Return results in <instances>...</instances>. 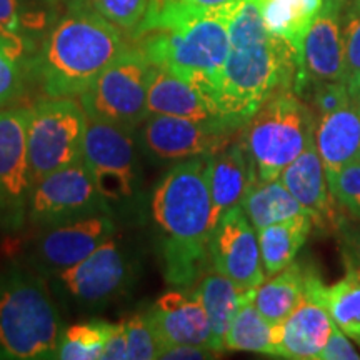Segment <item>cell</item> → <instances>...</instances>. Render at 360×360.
<instances>
[{
	"label": "cell",
	"instance_id": "cell-28",
	"mask_svg": "<svg viewBox=\"0 0 360 360\" xmlns=\"http://www.w3.org/2000/svg\"><path fill=\"white\" fill-rule=\"evenodd\" d=\"M240 207L255 231L297 215L309 214L278 179L269 182L255 180L245 193Z\"/></svg>",
	"mask_w": 360,
	"mask_h": 360
},
{
	"label": "cell",
	"instance_id": "cell-37",
	"mask_svg": "<svg viewBox=\"0 0 360 360\" xmlns=\"http://www.w3.org/2000/svg\"><path fill=\"white\" fill-rule=\"evenodd\" d=\"M27 25L22 0H0V37L25 51Z\"/></svg>",
	"mask_w": 360,
	"mask_h": 360
},
{
	"label": "cell",
	"instance_id": "cell-12",
	"mask_svg": "<svg viewBox=\"0 0 360 360\" xmlns=\"http://www.w3.org/2000/svg\"><path fill=\"white\" fill-rule=\"evenodd\" d=\"M32 107L0 110V236L19 233L27 224L32 192L27 130Z\"/></svg>",
	"mask_w": 360,
	"mask_h": 360
},
{
	"label": "cell",
	"instance_id": "cell-36",
	"mask_svg": "<svg viewBox=\"0 0 360 360\" xmlns=\"http://www.w3.org/2000/svg\"><path fill=\"white\" fill-rule=\"evenodd\" d=\"M310 92V105L315 114H328L352 103L349 89L344 82H319L309 85L302 94Z\"/></svg>",
	"mask_w": 360,
	"mask_h": 360
},
{
	"label": "cell",
	"instance_id": "cell-27",
	"mask_svg": "<svg viewBox=\"0 0 360 360\" xmlns=\"http://www.w3.org/2000/svg\"><path fill=\"white\" fill-rule=\"evenodd\" d=\"M281 322H270L254 305V295L240 305L225 335V350L255 352L278 357Z\"/></svg>",
	"mask_w": 360,
	"mask_h": 360
},
{
	"label": "cell",
	"instance_id": "cell-10",
	"mask_svg": "<svg viewBox=\"0 0 360 360\" xmlns=\"http://www.w3.org/2000/svg\"><path fill=\"white\" fill-rule=\"evenodd\" d=\"M112 214L85 162L57 170L32 187L27 222L34 229H51Z\"/></svg>",
	"mask_w": 360,
	"mask_h": 360
},
{
	"label": "cell",
	"instance_id": "cell-4",
	"mask_svg": "<svg viewBox=\"0 0 360 360\" xmlns=\"http://www.w3.org/2000/svg\"><path fill=\"white\" fill-rule=\"evenodd\" d=\"M127 47L119 27L77 0L44 39L30 70L45 97H80Z\"/></svg>",
	"mask_w": 360,
	"mask_h": 360
},
{
	"label": "cell",
	"instance_id": "cell-39",
	"mask_svg": "<svg viewBox=\"0 0 360 360\" xmlns=\"http://www.w3.org/2000/svg\"><path fill=\"white\" fill-rule=\"evenodd\" d=\"M360 354L354 347L352 342L349 340V335L342 332L339 327H334L330 339L327 345L319 355V360H357Z\"/></svg>",
	"mask_w": 360,
	"mask_h": 360
},
{
	"label": "cell",
	"instance_id": "cell-24",
	"mask_svg": "<svg viewBox=\"0 0 360 360\" xmlns=\"http://www.w3.org/2000/svg\"><path fill=\"white\" fill-rule=\"evenodd\" d=\"M307 292L326 305L335 326L360 345V269L347 265L345 277L332 285L310 274Z\"/></svg>",
	"mask_w": 360,
	"mask_h": 360
},
{
	"label": "cell",
	"instance_id": "cell-23",
	"mask_svg": "<svg viewBox=\"0 0 360 360\" xmlns=\"http://www.w3.org/2000/svg\"><path fill=\"white\" fill-rule=\"evenodd\" d=\"M193 290L199 295L207 317H209L210 328H212V349L217 354L222 352L225 350V335H227L233 317L240 305L255 294V289H240L231 278L214 270V272H207Z\"/></svg>",
	"mask_w": 360,
	"mask_h": 360
},
{
	"label": "cell",
	"instance_id": "cell-41",
	"mask_svg": "<svg viewBox=\"0 0 360 360\" xmlns=\"http://www.w3.org/2000/svg\"><path fill=\"white\" fill-rule=\"evenodd\" d=\"M217 352L210 349L195 347V345H164L159 352V359H175V360H204L212 359Z\"/></svg>",
	"mask_w": 360,
	"mask_h": 360
},
{
	"label": "cell",
	"instance_id": "cell-19",
	"mask_svg": "<svg viewBox=\"0 0 360 360\" xmlns=\"http://www.w3.org/2000/svg\"><path fill=\"white\" fill-rule=\"evenodd\" d=\"M335 323L317 297H305L292 314L281 322L278 357L292 360H317L330 339Z\"/></svg>",
	"mask_w": 360,
	"mask_h": 360
},
{
	"label": "cell",
	"instance_id": "cell-29",
	"mask_svg": "<svg viewBox=\"0 0 360 360\" xmlns=\"http://www.w3.org/2000/svg\"><path fill=\"white\" fill-rule=\"evenodd\" d=\"M310 274L292 262L272 278L255 289L254 305L270 322H282L292 314L297 305L302 302L307 292Z\"/></svg>",
	"mask_w": 360,
	"mask_h": 360
},
{
	"label": "cell",
	"instance_id": "cell-35",
	"mask_svg": "<svg viewBox=\"0 0 360 360\" xmlns=\"http://www.w3.org/2000/svg\"><path fill=\"white\" fill-rule=\"evenodd\" d=\"M150 0H90L96 11L124 32H135Z\"/></svg>",
	"mask_w": 360,
	"mask_h": 360
},
{
	"label": "cell",
	"instance_id": "cell-17",
	"mask_svg": "<svg viewBox=\"0 0 360 360\" xmlns=\"http://www.w3.org/2000/svg\"><path fill=\"white\" fill-rule=\"evenodd\" d=\"M147 315L162 347L195 345V347L214 350L209 317L199 295L192 287L188 289L172 287L147 309Z\"/></svg>",
	"mask_w": 360,
	"mask_h": 360
},
{
	"label": "cell",
	"instance_id": "cell-16",
	"mask_svg": "<svg viewBox=\"0 0 360 360\" xmlns=\"http://www.w3.org/2000/svg\"><path fill=\"white\" fill-rule=\"evenodd\" d=\"M345 4L347 0H323L321 12L310 25L294 84L297 96H302L312 84L344 82L342 20Z\"/></svg>",
	"mask_w": 360,
	"mask_h": 360
},
{
	"label": "cell",
	"instance_id": "cell-11",
	"mask_svg": "<svg viewBox=\"0 0 360 360\" xmlns=\"http://www.w3.org/2000/svg\"><path fill=\"white\" fill-rule=\"evenodd\" d=\"M82 159L110 207L134 199L141 184L134 130L87 119Z\"/></svg>",
	"mask_w": 360,
	"mask_h": 360
},
{
	"label": "cell",
	"instance_id": "cell-18",
	"mask_svg": "<svg viewBox=\"0 0 360 360\" xmlns=\"http://www.w3.org/2000/svg\"><path fill=\"white\" fill-rule=\"evenodd\" d=\"M150 115L180 117L227 130L215 98L209 92L155 65H152L148 77L147 117Z\"/></svg>",
	"mask_w": 360,
	"mask_h": 360
},
{
	"label": "cell",
	"instance_id": "cell-7",
	"mask_svg": "<svg viewBox=\"0 0 360 360\" xmlns=\"http://www.w3.org/2000/svg\"><path fill=\"white\" fill-rule=\"evenodd\" d=\"M139 277V260L129 244L110 237L79 264L47 278L58 305L98 312L129 294Z\"/></svg>",
	"mask_w": 360,
	"mask_h": 360
},
{
	"label": "cell",
	"instance_id": "cell-43",
	"mask_svg": "<svg viewBox=\"0 0 360 360\" xmlns=\"http://www.w3.org/2000/svg\"><path fill=\"white\" fill-rule=\"evenodd\" d=\"M352 103H354V105L357 107V109L360 110V90H359V92L355 94V96L352 97Z\"/></svg>",
	"mask_w": 360,
	"mask_h": 360
},
{
	"label": "cell",
	"instance_id": "cell-38",
	"mask_svg": "<svg viewBox=\"0 0 360 360\" xmlns=\"http://www.w3.org/2000/svg\"><path fill=\"white\" fill-rule=\"evenodd\" d=\"M335 224L347 265L360 269V225L345 219H339Z\"/></svg>",
	"mask_w": 360,
	"mask_h": 360
},
{
	"label": "cell",
	"instance_id": "cell-20",
	"mask_svg": "<svg viewBox=\"0 0 360 360\" xmlns=\"http://www.w3.org/2000/svg\"><path fill=\"white\" fill-rule=\"evenodd\" d=\"M257 180L254 160L244 142L231 143L210 159L209 188L212 197V231L220 219L240 205L252 184Z\"/></svg>",
	"mask_w": 360,
	"mask_h": 360
},
{
	"label": "cell",
	"instance_id": "cell-33",
	"mask_svg": "<svg viewBox=\"0 0 360 360\" xmlns=\"http://www.w3.org/2000/svg\"><path fill=\"white\" fill-rule=\"evenodd\" d=\"M127 334V359L129 360H154L159 359L160 340L157 337L150 319L146 312H137L124 319Z\"/></svg>",
	"mask_w": 360,
	"mask_h": 360
},
{
	"label": "cell",
	"instance_id": "cell-6",
	"mask_svg": "<svg viewBox=\"0 0 360 360\" xmlns=\"http://www.w3.org/2000/svg\"><path fill=\"white\" fill-rule=\"evenodd\" d=\"M315 112L294 90H282L262 103L244 127L247 150L257 180L269 182L299 157L315 139Z\"/></svg>",
	"mask_w": 360,
	"mask_h": 360
},
{
	"label": "cell",
	"instance_id": "cell-25",
	"mask_svg": "<svg viewBox=\"0 0 360 360\" xmlns=\"http://www.w3.org/2000/svg\"><path fill=\"white\" fill-rule=\"evenodd\" d=\"M259 6L269 32L294 49L300 65L305 35L321 12L323 0H259Z\"/></svg>",
	"mask_w": 360,
	"mask_h": 360
},
{
	"label": "cell",
	"instance_id": "cell-1",
	"mask_svg": "<svg viewBox=\"0 0 360 360\" xmlns=\"http://www.w3.org/2000/svg\"><path fill=\"white\" fill-rule=\"evenodd\" d=\"M236 4L197 8L180 0H150L134 35L152 65L199 85L215 98L231 52Z\"/></svg>",
	"mask_w": 360,
	"mask_h": 360
},
{
	"label": "cell",
	"instance_id": "cell-40",
	"mask_svg": "<svg viewBox=\"0 0 360 360\" xmlns=\"http://www.w3.org/2000/svg\"><path fill=\"white\" fill-rule=\"evenodd\" d=\"M127 359V334L124 321L112 323L109 339L103 347L102 360H124Z\"/></svg>",
	"mask_w": 360,
	"mask_h": 360
},
{
	"label": "cell",
	"instance_id": "cell-3",
	"mask_svg": "<svg viewBox=\"0 0 360 360\" xmlns=\"http://www.w3.org/2000/svg\"><path fill=\"white\" fill-rule=\"evenodd\" d=\"M299 62L285 40L267 30L259 0H237L231 20V52L215 92L225 129L244 127L265 101L294 90Z\"/></svg>",
	"mask_w": 360,
	"mask_h": 360
},
{
	"label": "cell",
	"instance_id": "cell-2",
	"mask_svg": "<svg viewBox=\"0 0 360 360\" xmlns=\"http://www.w3.org/2000/svg\"><path fill=\"white\" fill-rule=\"evenodd\" d=\"M212 155L177 162L152 193V222L164 277L170 287H193L209 267L212 236L209 169Z\"/></svg>",
	"mask_w": 360,
	"mask_h": 360
},
{
	"label": "cell",
	"instance_id": "cell-31",
	"mask_svg": "<svg viewBox=\"0 0 360 360\" xmlns=\"http://www.w3.org/2000/svg\"><path fill=\"white\" fill-rule=\"evenodd\" d=\"M344 84L350 98L360 90V0H347L342 20Z\"/></svg>",
	"mask_w": 360,
	"mask_h": 360
},
{
	"label": "cell",
	"instance_id": "cell-42",
	"mask_svg": "<svg viewBox=\"0 0 360 360\" xmlns=\"http://www.w3.org/2000/svg\"><path fill=\"white\" fill-rule=\"evenodd\" d=\"M180 2L197 8H219L231 6V4L237 2V0H180Z\"/></svg>",
	"mask_w": 360,
	"mask_h": 360
},
{
	"label": "cell",
	"instance_id": "cell-22",
	"mask_svg": "<svg viewBox=\"0 0 360 360\" xmlns=\"http://www.w3.org/2000/svg\"><path fill=\"white\" fill-rule=\"evenodd\" d=\"M278 180L292 195L299 200L315 222H327L332 219L328 184L323 162L319 154L315 139L292 164L282 170Z\"/></svg>",
	"mask_w": 360,
	"mask_h": 360
},
{
	"label": "cell",
	"instance_id": "cell-9",
	"mask_svg": "<svg viewBox=\"0 0 360 360\" xmlns=\"http://www.w3.org/2000/svg\"><path fill=\"white\" fill-rule=\"evenodd\" d=\"M152 64L141 47H127L80 96L87 119L137 130L147 119Z\"/></svg>",
	"mask_w": 360,
	"mask_h": 360
},
{
	"label": "cell",
	"instance_id": "cell-26",
	"mask_svg": "<svg viewBox=\"0 0 360 360\" xmlns=\"http://www.w3.org/2000/svg\"><path fill=\"white\" fill-rule=\"evenodd\" d=\"M314 217L302 214L257 231L265 276L272 277L294 262L314 227Z\"/></svg>",
	"mask_w": 360,
	"mask_h": 360
},
{
	"label": "cell",
	"instance_id": "cell-14",
	"mask_svg": "<svg viewBox=\"0 0 360 360\" xmlns=\"http://www.w3.org/2000/svg\"><path fill=\"white\" fill-rule=\"evenodd\" d=\"M210 262L240 289H259L265 282L259 236L240 205L219 220L210 236Z\"/></svg>",
	"mask_w": 360,
	"mask_h": 360
},
{
	"label": "cell",
	"instance_id": "cell-32",
	"mask_svg": "<svg viewBox=\"0 0 360 360\" xmlns=\"http://www.w3.org/2000/svg\"><path fill=\"white\" fill-rule=\"evenodd\" d=\"M24 49L0 37V110L11 107L22 96L24 72L22 58Z\"/></svg>",
	"mask_w": 360,
	"mask_h": 360
},
{
	"label": "cell",
	"instance_id": "cell-8",
	"mask_svg": "<svg viewBox=\"0 0 360 360\" xmlns=\"http://www.w3.org/2000/svg\"><path fill=\"white\" fill-rule=\"evenodd\" d=\"M87 114L72 97H45L32 105L27 130L32 187L39 180L84 159Z\"/></svg>",
	"mask_w": 360,
	"mask_h": 360
},
{
	"label": "cell",
	"instance_id": "cell-13",
	"mask_svg": "<svg viewBox=\"0 0 360 360\" xmlns=\"http://www.w3.org/2000/svg\"><path fill=\"white\" fill-rule=\"evenodd\" d=\"M117 225L112 214H101L74 224L39 229L24 247L22 262L45 281L79 264L114 237Z\"/></svg>",
	"mask_w": 360,
	"mask_h": 360
},
{
	"label": "cell",
	"instance_id": "cell-34",
	"mask_svg": "<svg viewBox=\"0 0 360 360\" xmlns=\"http://www.w3.org/2000/svg\"><path fill=\"white\" fill-rule=\"evenodd\" d=\"M327 184L335 202L360 220V159L344 165L334 174H328Z\"/></svg>",
	"mask_w": 360,
	"mask_h": 360
},
{
	"label": "cell",
	"instance_id": "cell-44",
	"mask_svg": "<svg viewBox=\"0 0 360 360\" xmlns=\"http://www.w3.org/2000/svg\"><path fill=\"white\" fill-rule=\"evenodd\" d=\"M359 159H360V157H359Z\"/></svg>",
	"mask_w": 360,
	"mask_h": 360
},
{
	"label": "cell",
	"instance_id": "cell-21",
	"mask_svg": "<svg viewBox=\"0 0 360 360\" xmlns=\"http://www.w3.org/2000/svg\"><path fill=\"white\" fill-rule=\"evenodd\" d=\"M315 146L323 162L326 175L359 160L360 157V110L354 103L328 112L317 119Z\"/></svg>",
	"mask_w": 360,
	"mask_h": 360
},
{
	"label": "cell",
	"instance_id": "cell-5",
	"mask_svg": "<svg viewBox=\"0 0 360 360\" xmlns=\"http://www.w3.org/2000/svg\"><path fill=\"white\" fill-rule=\"evenodd\" d=\"M64 319L49 282L24 262L0 267V360L56 359Z\"/></svg>",
	"mask_w": 360,
	"mask_h": 360
},
{
	"label": "cell",
	"instance_id": "cell-15",
	"mask_svg": "<svg viewBox=\"0 0 360 360\" xmlns=\"http://www.w3.org/2000/svg\"><path fill=\"white\" fill-rule=\"evenodd\" d=\"M231 134L195 120L150 115L142 124L141 146L152 160L182 162L222 150Z\"/></svg>",
	"mask_w": 360,
	"mask_h": 360
},
{
	"label": "cell",
	"instance_id": "cell-30",
	"mask_svg": "<svg viewBox=\"0 0 360 360\" xmlns=\"http://www.w3.org/2000/svg\"><path fill=\"white\" fill-rule=\"evenodd\" d=\"M112 323L87 321L65 327L58 344L56 359L60 360H98L109 339Z\"/></svg>",
	"mask_w": 360,
	"mask_h": 360
}]
</instances>
